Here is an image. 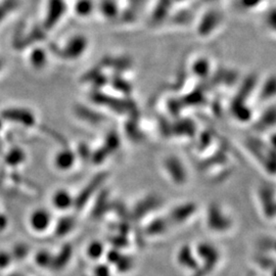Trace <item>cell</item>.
Returning a JSON list of instances; mask_svg holds the SVG:
<instances>
[{"mask_svg":"<svg viewBox=\"0 0 276 276\" xmlns=\"http://www.w3.org/2000/svg\"><path fill=\"white\" fill-rule=\"evenodd\" d=\"M117 270L120 273H127L129 272L133 266H134V260L132 257L130 256H126V255H122L120 257V259L118 260V262L115 264Z\"/></svg>","mask_w":276,"mask_h":276,"instance_id":"cell-21","label":"cell"},{"mask_svg":"<svg viewBox=\"0 0 276 276\" xmlns=\"http://www.w3.org/2000/svg\"><path fill=\"white\" fill-rule=\"evenodd\" d=\"M29 247L25 244H19L17 245L16 247H14L13 251L11 252L13 258H14V261L15 260H24L28 257L29 255Z\"/></svg>","mask_w":276,"mask_h":276,"instance_id":"cell-23","label":"cell"},{"mask_svg":"<svg viewBox=\"0 0 276 276\" xmlns=\"http://www.w3.org/2000/svg\"><path fill=\"white\" fill-rule=\"evenodd\" d=\"M111 245L114 247V249H122L128 245V240L125 234L119 233L118 235L112 236L110 239Z\"/></svg>","mask_w":276,"mask_h":276,"instance_id":"cell-24","label":"cell"},{"mask_svg":"<svg viewBox=\"0 0 276 276\" xmlns=\"http://www.w3.org/2000/svg\"><path fill=\"white\" fill-rule=\"evenodd\" d=\"M52 224V215L51 213L44 209L38 208L33 210L28 218V225L31 231L35 233H44L46 232Z\"/></svg>","mask_w":276,"mask_h":276,"instance_id":"cell-4","label":"cell"},{"mask_svg":"<svg viewBox=\"0 0 276 276\" xmlns=\"http://www.w3.org/2000/svg\"><path fill=\"white\" fill-rule=\"evenodd\" d=\"M74 12L79 18H90L96 12V3H94V0H77Z\"/></svg>","mask_w":276,"mask_h":276,"instance_id":"cell-14","label":"cell"},{"mask_svg":"<svg viewBox=\"0 0 276 276\" xmlns=\"http://www.w3.org/2000/svg\"><path fill=\"white\" fill-rule=\"evenodd\" d=\"M103 253H105V247H103L102 243H100L98 240L92 241L87 248V255L92 260L99 259L103 255Z\"/></svg>","mask_w":276,"mask_h":276,"instance_id":"cell-20","label":"cell"},{"mask_svg":"<svg viewBox=\"0 0 276 276\" xmlns=\"http://www.w3.org/2000/svg\"><path fill=\"white\" fill-rule=\"evenodd\" d=\"M259 199L261 200L262 209L266 217L273 218L275 216V199L273 188L262 186L259 189Z\"/></svg>","mask_w":276,"mask_h":276,"instance_id":"cell-9","label":"cell"},{"mask_svg":"<svg viewBox=\"0 0 276 276\" xmlns=\"http://www.w3.org/2000/svg\"><path fill=\"white\" fill-rule=\"evenodd\" d=\"M89 47V40L83 34H78L68 39L62 52H64L67 58L72 60L82 57Z\"/></svg>","mask_w":276,"mask_h":276,"instance_id":"cell-5","label":"cell"},{"mask_svg":"<svg viewBox=\"0 0 276 276\" xmlns=\"http://www.w3.org/2000/svg\"><path fill=\"white\" fill-rule=\"evenodd\" d=\"M196 253L198 257L203 260V267L201 268L205 273L211 272V270L217 265L219 261V252L218 250L206 243H201L197 246Z\"/></svg>","mask_w":276,"mask_h":276,"instance_id":"cell-6","label":"cell"},{"mask_svg":"<svg viewBox=\"0 0 276 276\" xmlns=\"http://www.w3.org/2000/svg\"><path fill=\"white\" fill-rule=\"evenodd\" d=\"M177 260L179 264L189 270H197L198 263L195 257L193 256L192 251L189 247H182L177 255Z\"/></svg>","mask_w":276,"mask_h":276,"instance_id":"cell-13","label":"cell"},{"mask_svg":"<svg viewBox=\"0 0 276 276\" xmlns=\"http://www.w3.org/2000/svg\"><path fill=\"white\" fill-rule=\"evenodd\" d=\"M163 168L165 173L174 184L182 185L187 180L186 168L177 157H168L163 163Z\"/></svg>","mask_w":276,"mask_h":276,"instance_id":"cell-2","label":"cell"},{"mask_svg":"<svg viewBox=\"0 0 276 276\" xmlns=\"http://www.w3.org/2000/svg\"><path fill=\"white\" fill-rule=\"evenodd\" d=\"M259 265H261L262 267L266 268V269H270L274 267V261L273 259H271L270 257H265V256H260L257 259Z\"/></svg>","mask_w":276,"mask_h":276,"instance_id":"cell-29","label":"cell"},{"mask_svg":"<svg viewBox=\"0 0 276 276\" xmlns=\"http://www.w3.org/2000/svg\"><path fill=\"white\" fill-rule=\"evenodd\" d=\"M77 160V156L71 150H61L58 152L53 159L54 167L60 171L71 170Z\"/></svg>","mask_w":276,"mask_h":276,"instance_id":"cell-11","label":"cell"},{"mask_svg":"<svg viewBox=\"0 0 276 276\" xmlns=\"http://www.w3.org/2000/svg\"><path fill=\"white\" fill-rule=\"evenodd\" d=\"M196 208L193 203H184L172 210L168 216L169 222L172 224H180L189 219L195 212Z\"/></svg>","mask_w":276,"mask_h":276,"instance_id":"cell-10","label":"cell"},{"mask_svg":"<svg viewBox=\"0 0 276 276\" xmlns=\"http://www.w3.org/2000/svg\"><path fill=\"white\" fill-rule=\"evenodd\" d=\"M172 2H173V4H185L188 0H172Z\"/></svg>","mask_w":276,"mask_h":276,"instance_id":"cell-31","label":"cell"},{"mask_svg":"<svg viewBox=\"0 0 276 276\" xmlns=\"http://www.w3.org/2000/svg\"><path fill=\"white\" fill-rule=\"evenodd\" d=\"M206 273L202 270V269H197L196 271H195V273H194V275L193 276H204Z\"/></svg>","mask_w":276,"mask_h":276,"instance_id":"cell-30","label":"cell"},{"mask_svg":"<svg viewBox=\"0 0 276 276\" xmlns=\"http://www.w3.org/2000/svg\"><path fill=\"white\" fill-rule=\"evenodd\" d=\"M96 10H98L99 13L108 20H113V18L118 14V8L115 0H101L99 5L96 4Z\"/></svg>","mask_w":276,"mask_h":276,"instance_id":"cell-16","label":"cell"},{"mask_svg":"<svg viewBox=\"0 0 276 276\" xmlns=\"http://www.w3.org/2000/svg\"><path fill=\"white\" fill-rule=\"evenodd\" d=\"M171 227V223L168 218H157L152 221L146 228L148 235H160L165 233Z\"/></svg>","mask_w":276,"mask_h":276,"instance_id":"cell-15","label":"cell"},{"mask_svg":"<svg viewBox=\"0 0 276 276\" xmlns=\"http://www.w3.org/2000/svg\"><path fill=\"white\" fill-rule=\"evenodd\" d=\"M265 0H238L239 7L246 12H253L258 10L263 4Z\"/></svg>","mask_w":276,"mask_h":276,"instance_id":"cell-22","label":"cell"},{"mask_svg":"<svg viewBox=\"0 0 276 276\" xmlns=\"http://www.w3.org/2000/svg\"><path fill=\"white\" fill-rule=\"evenodd\" d=\"M14 261V258L11 252L0 251V270L8 269Z\"/></svg>","mask_w":276,"mask_h":276,"instance_id":"cell-25","label":"cell"},{"mask_svg":"<svg viewBox=\"0 0 276 276\" xmlns=\"http://www.w3.org/2000/svg\"><path fill=\"white\" fill-rule=\"evenodd\" d=\"M260 248L264 251H273L274 250V239L273 238H263L260 241Z\"/></svg>","mask_w":276,"mask_h":276,"instance_id":"cell-28","label":"cell"},{"mask_svg":"<svg viewBox=\"0 0 276 276\" xmlns=\"http://www.w3.org/2000/svg\"><path fill=\"white\" fill-rule=\"evenodd\" d=\"M93 276H112V274L107 265H98L94 268Z\"/></svg>","mask_w":276,"mask_h":276,"instance_id":"cell-27","label":"cell"},{"mask_svg":"<svg viewBox=\"0 0 276 276\" xmlns=\"http://www.w3.org/2000/svg\"><path fill=\"white\" fill-rule=\"evenodd\" d=\"M51 203L54 209L58 211H66L75 204V198L66 189H57L51 196Z\"/></svg>","mask_w":276,"mask_h":276,"instance_id":"cell-8","label":"cell"},{"mask_svg":"<svg viewBox=\"0 0 276 276\" xmlns=\"http://www.w3.org/2000/svg\"><path fill=\"white\" fill-rule=\"evenodd\" d=\"M75 226V221L72 218H62L60 221H58L56 228H55V233L58 236H64L67 233H70Z\"/></svg>","mask_w":276,"mask_h":276,"instance_id":"cell-19","label":"cell"},{"mask_svg":"<svg viewBox=\"0 0 276 276\" xmlns=\"http://www.w3.org/2000/svg\"><path fill=\"white\" fill-rule=\"evenodd\" d=\"M223 22V15L216 9H211L201 15L197 23V34L200 37H209L216 32Z\"/></svg>","mask_w":276,"mask_h":276,"instance_id":"cell-1","label":"cell"},{"mask_svg":"<svg viewBox=\"0 0 276 276\" xmlns=\"http://www.w3.org/2000/svg\"><path fill=\"white\" fill-rule=\"evenodd\" d=\"M206 224L215 232H226L232 226V221L218 204L213 203L206 212Z\"/></svg>","mask_w":276,"mask_h":276,"instance_id":"cell-3","label":"cell"},{"mask_svg":"<svg viewBox=\"0 0 276 276\" xmlns=\"http://www.w3.org/2000/svg\"><path fill=\"white\" fill-rule=\"evenodd\" d=\"M121 256H122V254L120 253V251L118 249H114L113 248L112 250H110L107 253V260H108L109 263L115 265L118 262V260L120 259Z\"/></svg>","mask_w":276,"mask_h":276,"instance_id":"cell-26","label":"cell"},{"mask_svg":"<svg viewBox=\"0 0 276 276\" xmlns=\"http://www.w3.org/2000/svg\"><path fill=\"white\" fill-rule=\"evenodd\" d=\"M66 12V4L64 0H49L46 14V28H52L56 25Z\"/></svg>","mask_w":276,"mask_h":276,"instance_id":"cell-7","label":"cell"},{"mask_svg":"<svg viewBox=\"0 0 276 276\" xmlns=\"http://www.w3.org/2000/svg\"><path fill=\"white\" fill-rule=\"evenodd\" d=\"M192 71L193 74L196 75L197 77H205L208 75L209 71H210V62L206 58H197L196 60H194L193 62V66H192Z\"/></svg>","mask_w":276,"mask_h":276,"instance_id":"cell-17","label":"cell"},{"mask_svg":"<svg viewBox=\"0 0 276 276\" xmlns=\"http://www.w3.org/2000/svg\"><path fill=\"white\" fill-rule=\"evenodd\" d=\"M52 259H53V254L45 250H41L37 252L35 257H34V261H35L36 265L41 268H51Z\"/></svg>","mask_w":276,"mask_h":276,"instance_id":"cell-18","label":"cell"},{"mask_svg":"<svg viewBox=\"0 0 276 276\" xmlns=\"http://www.w3.org/2000/svg\"><path fill=\"white\" fill-rule=\"evenodd\" d=\"M205 2H214V0H205Z\"/></svg>","mask_w":276,"mask_h":276,"instance_id":"cell-32","label":"cell"},{"mask_svg":"<svg viewBox=\"0 0 276 276\" xmlns=\"http://www.w3.org/2000/svg\"><path fill=\"white\" fill-rule=\"evenodd\" d=\"M72 254H73V249L70 245L63 246L56 255H53L51 269L61 270L62 268H64L67 265V263L70 262L72 258Z\"/></svg>","mask_w":276,"mask_h":276,"instance_id":"cell-12","label":"cell"}]
</instances>
